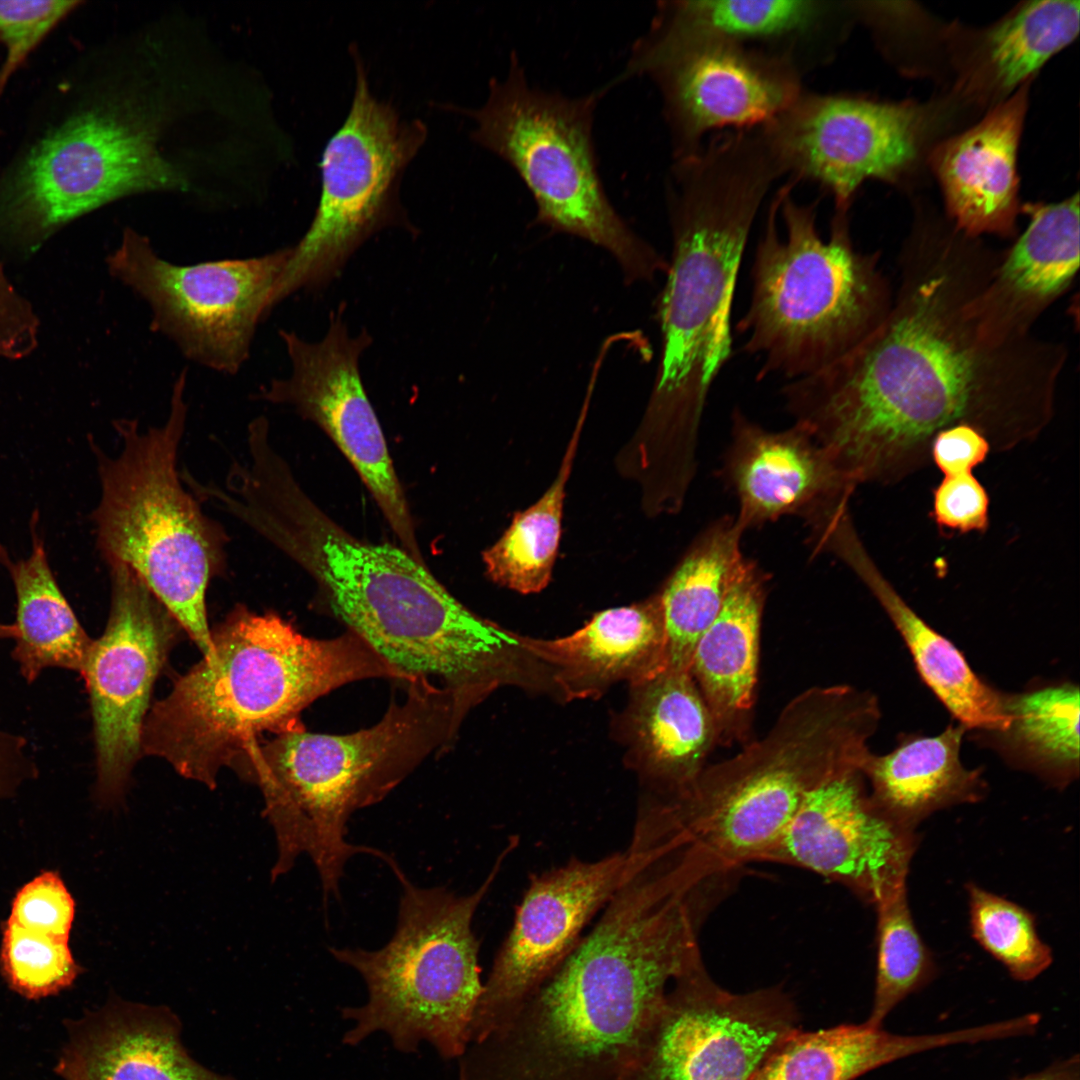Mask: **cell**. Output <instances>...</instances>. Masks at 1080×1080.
<instances>
[{
    "label": "cell",
    "mask_w": 1080,
    "mask_h": 1080,
    "mask_svg": "<svg viewBox=\"0 0 1080 1080\" xmlns=\"http://www.w3.org/2000/svg\"><path fill=\"white\" fill-rule=\"evenodd\" d=\"M738 503L735 516L745 530L785 516L803 520L843 501L856 486L800 424L773 431L740 408L731 414V434L720 470Z\"/></svg>",
    "instance_id": "21"
},
{
    "label": "cell",
    "mask_w": 1080,
    "mask_h": 1080,
    "mask_svg": "<svg viewBox=\"0 0 1080 1080\" xmlns=\"http://www.w3.org/2000/svg\"><path fill=\"white\" fill-rule=\"evenodd\" d=\"M1029 223L1003 250L975 306L986 329L999 338L1032 333L1040 315L1071 286L1079 267V196L1057 203H1028Z\"/></svg>",
    "instance_id": "25"
},
{
    "label": "cell",
    "mask_w": 1080,
    "mask_h": 1080,
    "mask_svg": "<svg viewBox=\"0 0 1080 1080\" xmlns=\"http://www.w3.org/2000/svg\"><path fill=\"white\" fill-rule=\"evenodd\" d=\"M781 172L761 139L727 132L673 160L666 183L672 252L658 295L661 351L650 414L696 451L708 395L732 353L731 314L753 222Z\"/></svg>",
    "instance_id": "3"
},
{
    "label": "cell",
    "mask_w": 1080,
    "mask_h": 1080,
    "mask_svg": "<svg viewBox=\"0 0 1080 1080\" xmlns=\"http://www.w3.org/2000/svg\"><path fill=\"white\" fill-rule=\"evenodd\" d=\"M292 247L265 255L180 265L165 260L128 227L107 258L109 272L145 301L150 328L189 360L236 374L248 360L256 328L272 310Z\"/></svg>",
    "instance_id": "13"
},
{
    "label": "cell",
    "mask_w": 1080,
    "mask_h": 1080,
    "mask_svg": "<svg viewBox=\"0 0 1080 1080\" xmlns=\"http://www.w3.org/2000/svg\"><path fill=\"white\" fill-rule=\"evenodd\" d=\"M74 914V900L62 879L47 871L18 891L9 919L27 930L68 941Z\"/></svg>",
    "instance_id": "41"
},
{
    "label": "cell",
    "mask_w": 1080,
    "mask_h": 1080,
    "mask_svg": "<svg viewBox=\"0 0 1080 1080\" xmlns=\"http://www.w3.org/2000/svg\"><path fill=\"white\" fill-rule=\"evenodd\" d=\"M880 717L875 696L847 684L793 697L764 736L706 766L672 802L690 847L717 875L764 861L810 792L860 771Z\"/></svg>",
    "instance_id": "6"
},
{
    "label": "cell",
    "mask_w": 1080,
    "mask_h": 1080,
    "mask_svg": "<svg viewBox=\"0 0 1080 1080\" xmlns=\"http://www.w3.org/2000/svg\"><path fill=\"white\" fill-rule=\"evenodd\" d=\"M375 725L350 734L277 735L251 746L234 767L256 783L277 842L272 878L301 855L315 865L324 903L339 896L346 863L385 852L348 842L347 823L358 810L382 801L424 760L454 743L472 708L454 691L425 678L406 682Z\"/></svg>",
    "instance_id": "5"
},
{
    "label": "cell",
    "mask_w": 1080,
    "mask_h": 1080,
    "mask_svg": "<svg viewBox=\"0 0 1080 1080\" xmlns=\"http://www.w3.org/2000/svg\"><path fill=\"white\" fill-rule=\"evenodd\" d=\"M790 181L767 213L751 269L748 308L737 332L760 359L758 380L813 374L848 353L885 320L893 304L880 252L855 248L849 209L835 208L828 239L817 205L793 199Z\"/></svg>",
    "instance_id": "7"
},
{
    "label": "cell",
    "mask_w": 1080,
    "mask_h": 1080,
    "mask_svg": "<svg viewBox=\"0 0 1080 1080\" xmlns=\"http://www.w3.org/2000/svg\"><path fill=\"white\" fill-rule=\"evenodd\" d=\"M211 634L212 655L154 704L141 735L142 752L210 788L263 732L304 730L300 715L319 697L359 680L400 679L350 630L310 638L273 612L239 605Z\"/></svg>",
    "instance_id": "4"
},
{
    "label": "cell",
    "mask_w": 1080,
    "mask_h": 1080,
    "mask_svg": "<svg viewBox=\"0 0 1080 1080\" xmlns=\"http://www.w3.org/2000/svg\"><path fill=\"white\" fill-rule=\"evenodd\" d=\"M108 566L109 618L93 640L82 676L94 723L96 795L112 805L121 800L142 751L153 684L180 625L133 570L121 563Z\"/></svg>",
    "instance_id": "17"
},
{
    "label": "cell",
    "mask_w": 1080,
    "mask_h": 1080,
    "mask_svg": "<svg viewBox=\"0 0 1080 1080\" xmlns=\"http://www.w3.org/2000/svg\"><path fill=\"white\" fill-rule=\"evenodd\" d=\"M180 1032L167 1007L112 999L71 1024L57 1068L80 1080H235L195 1061Z\"/></svg>",
    "instance_id": "29"
},
{
    "label": "cell",
    "mask_w": 1080,
    "mask_h": 1080,
    "mask_svg": "<svg viewBox=\"0 0 1080 1080\" xmlns=\"http://www.w3.org/2000/svg\"><path fill=\"white\" fill-rule=\"evenodd\" d=\"M699 956L678 910L618 891L517 1012L467 1046L459 1080H625L668 990Z\"/></svg>",
    "instance_id": "2"
},
{
    "label": "cell",
    "mask_w": 1080,
    "mask_h": 1080,
    "mask_svg": "<svg viewBox=\"0 0 1080 1080\" xmlns=\"http://www.w3.org/2000/svg\"><path fill=\"white\" fill-rule=\"evenodd\" d=\"M354 62L351 107L323 150L319 203L306 233L292 247L273 307L300 290L325 288L380 230L410 228L400 182L427 138V127L418 119H402L391 104L376 98L358 55Z\"/></svg>",
    "instance_id": "11"
},
{
    "label": "cell",
    "mask_w": 1080,
    "mask_h": 1080,
    "mask_svg": "<svg viewBox=\"0 0 1080 1080\" xmlns=\"http://www.w3.org/2000/svg\"><path fill=\"white\" fill-rule=\"evenodd\" d=\"M16 292L9 285L0 267V313L8 309L16 299Z\"/></svg>",
    "instance_id": "45"
},
{
    "label": "cell",
    "mask_w": 1080,
    "mask_h": 1080,
    "mask_svg": "<svg viewBox=\"0 0 1080 1080\" xmlns=\"http://www.w3.org/2000/svg\"><path fill=\"white\" fill-rule=\"evenodd\" d=\"M1079 1L1022 3L981 34L970 59L966 84L1002 95L1023 86L1079 33Z\"/></svg>",
    "instance_id": "35"
},
{
    "label": "cell",
    "mask_w": 1080,
    "mask_h": 1080,
    "mask_svg": "<svg viewBox=\"0 0 1080 1080\" xmlns=\"http://www.w3.org/2000/svg\"><path fill=\"white\" fill-rule=\"evenodd\" d=\"M871 799L860 771L810 792L764 862L796 866L837 882L876 904L906 884L918 845Z\"/></svg>",
    "instance_id": "20"
},
{
    "label": "cell",
    "mask_w": 1080,
    "mask_h": 1080,
    "mask_svg": "<svg viewBox=\"0 0 1080 1080\" xmlns=\"http://www.w3.org/2000/svg\"><path fill=\"white\" fill-rule=\"evenodd\" d=\"M344 313L345 304L330 313L327 332L317 342L280 330L291 374L261 387L258 398L289 405L322 429L353 466L400 546L424 562L405 493L360 373L359 360L372 337L366 330L351 336Z\"/></svg>",
    "instance_id": "16"
},
{
    "label": "cell",
    "mask_w": 1080,
    "mask_h": 1080,
    "mask_svg": "<svg viewBox=\"0 0 1080 1080\" xmlns=\"http://www.w3.org/2000/svg\"><path fill=\"white\" fill-rule=\"evenodd\" d=\"M17 636V629L14 624H2L0 623V639H15Z\"/></svg>",
    "instance_id": "47"
},
{
    "label": "cell",
    "mask_w": 1080,
    "mask_h": 1080,
    "mask_svg": "<svg viewBox=\"0 0 1080 1080\" xmlns=\"http://www.w3.org/2000/svg\"><path fill=\"white\" fill-rule=\"evenodd\" d=\"M1022 1080H1071L1064 1072H1046L1030 1076Z\"/></svg>",
    "instance_id": "46"
},
{
    "label": "cell",
    "mask_w": 1080,
    "mask_h": 1080,
    "mask_svg": "<svg viewBox=\"0 0 1080 1080\" xmlns=\"http://www.w3.org/2000/svg\"><path fill=\"white\" fill-rule=\"evenodd\" d=\"M613 729L643 795L669 802L689 795L718 745L713 717L686 670L665 668L630 684Z\"/></svg>",
    "instance_id": "22"
},
{
    "label": "cell",
    "mask_w": 1080,
    "mask_h": 1080,
    "mask_svg": "<svg viewBox=\"0 0 1080 1080\" xmlns=\"http://www.w3.org/2000/svg\"><path fill=\"white\" fill-rule=\"evenodd\" d=\"M34 770L25 739L0 731V797L12 794L23 780L34 776Z\"/></svg>",
    "instance_id": "44"
},
{
    "label": "cell",
    "mask_w": 1080,
    "mask_h": 1080,
    "mask_svg": "<svg viewBox=\"0 0 1080 1080\" xmlns=\"http://www.w3.org/2000/svg\"><path fill=\"white\" fill-rule=\"evenodd\" d=\"M32 536L31 554L16 562L0 545L16 594L12 657L29 683L50 667L82 674L93 644L52 573L42 539Z\"/></svg>",
    "instance_id": "33"
},
{
    "label": "cell",
    "mask_w": 1080,
    "mask_h": 1080,
    "mask_svg": "<svg viewBox=\"0 0 1080 1080\" xmlns=\"http://www.w3.org/2000/svg\"><path fill=\"white\" fill-rule=\"evenodd\" d=\"M160 110L116 98L71 116L31 149L12 177L14 218L49 232L126 195L186 189L185 173L158 149L165 126Z\"/></svg>",
    "instance_id": "12"
},
{
    "label": "cell",
    "mask_w": 1080,
    "mask_h": 1080,
    "mask_svg": "<svg viewBox=\"0 0 1080 1080\" xmlns=\"http://www.w3.org/2000/svg\"><path fill=\"white\" fill-rule=\"evenodd\" d=\"M626 859L625 851L594 861L572 858L530 879L483 984L469 1044L504 1025L572 953L617 890Z\"/></svg>",
    "instance_id": "19"
},
{
    "label": "cell",
    "mask_w": 1080,
    "mask_h": 1080,
    "mask_svg": "<svg viewBox=\"0 0 1080 1080\" xmlns=\"http://www.w3.org/2000/svg\"><path fill=\"white\" fill-rule=\"evenodd\" d=\"M1002 252L951 223H920L901 248L899 288L880 326L781 389L794 423L856 487L915 472L935 436L956 425L1002 451L1049 423L1065 346L1032 333L998 338L975 306Z\"/></svg>",
    "instance_id": "1"
},
{
    "label": "cell",
    "mask_w": 1080,
    "mask_h": 1080,
    "mask_svg": "<svg viewBox=\"0 0 1080 1080\" xmlns=\"http://www.w3.org/2000/svg\"><path fill=\"white\" fill-rule=\"evenodd\" d=\"M801 74L786 55L696 40L631 49L618 80L646 76L656 84L676 160L698 152L711 132L772 122L802 94Z\"/></svg>",
    "instance_id": "15"
},
{
    "label": "cell",
    "mask_w": 1080,
    "mask_h": 1080,
    "mask_svg": "<svg viewBox=\"0 0 1080 1080\" xmlns=\"http://www.w3.org/2000/svg\"><path fill=\"white\" fill-rule=\"evenodd\" d=\"M550 692L564 701L595 699L620 682L628 685L666 668V632L658 594L641 603L595 614L564 637L522 636Z\"/></svg>",
    "instance_id": "24"
},
{
    "label": "cell",
    "mask_w": 1080,
    "mask_h": 1080,
    "mask_svg": "<svg viewBox=\"0 0 1080 1080\" xmlns=\"http://www.w3.org/2000/svg\"><path fill=\"white\" fill-rule=\"evenodd\" d=\"M991 445L976 428L961 424L939 432L931 444L930 459L944 476L972 473L981 464Z\"/></svg>",
    "instance_id": "43"
},
{
    "label": "cell",
    "mask_w": 1080,
    "mask_h": 1080,
    "mask_svg": "<svg viewBox=\"0 0 1080 1080\" xmlns=\"http://www.w3.org/2000/svg\"><path fill=\"white\" fill-rule=\"evenodd\" d=\"M0 960L8 984L29 999L62 991L80 973L68 941L27 930L9 918Z\"/></svg>",
    "instance_id": "39"
},
{
    "label": "cell",
    "mask_w": 1080,
    "mask_h": 1080,
    "mask_svg": "<svg viewBox=\"0 0 1080 1080\" xmlns=\"http://www.w3.org/2000/svg\"><path fill=\"white\" fill-rule=\"evenodd\" d=\"M875 907L876 983L872 1010L866 1022L880 1027L901 1000L929 979L934 962L912 918L906 884L884 896Z\"/></svg>",
    "instance_id": "37"
},
{
    "label": "cell",
    "mask_w": 1080,
    "mask_h": 1080,
    "mask_svg": "<svg viewBox=\"0 0 1080 1080\" xmlns=\"http://www.w3.org/2000/svg\"><path fill=\"white\" fill-rule=\"evenodd\" d=\"M1079 699V688L1070 681L1003 693L1007 725L975 736L1015 769L1064 789L1079 776Z\"/></svg>",
    "instance_id": "32"
},
{
    "label": "cell",
    "mask_w": 1080,
    "mask_h": 1080,
    "mask_svg": "<svg viewBox=\"0 0 1080 1080\" xmlns=\"http://www.w3.org/2000/svg\"><path fill=\"white\" fill-rule=\"evenodd\" d=\"M1027 100L1023 85L932 154L949 222L969 237L1016 238L1017 151Z\"/></svg>",
    "instance_id": "23"
},
{
    "label": "cell",
    "mask_w": 1080,
    "mask_h": 1080,
    "mask_svg": "<svg viewBox=\"0 0 1080 1080\" xmlns=\"http://www.w3.org/2000/svg\"><path fill=\"white\" fill-rule=\"evenodd\" d=\"M186 384L183 370L162 425L144 430L136 419H118L119 453L110 457L94 448L101 497L93 521L106 563L133 570L204 657H210L206 593L210 581L227 568L228 535L184 488L178 471L188 413Z\"/></svg>",
    "instance_id": "8"
},
{
    "label": "cell",
    "mask_w": 1080,
    "mask_h": 1080,
    "mask_svg": "<svg viewBox=\"0 0 1080 1080\" xmlns=\"http://www.w3.org/2000/svg\"><path fill=\"white\" fill-rule=\"evenodd\" d=\"M969 1030L904 1036L865 1022L791 1035L748 1080H854L899 1058L969 1042Z\"/></svg>",
    "instance_id": "34"
},
{
    "label": "cell",
    "mask_w": 1080,
    "mask_h": 1080,
    "mask_svg": "<svg viewBox=\"0 0 1080 1080\" xmlns=\"http://www.w3.org/2000/svg\"><path fill=\"white\" fill-rule=\"evenodd\" d=\"M923 125L911 103L803 91L759 129L782 175L821 185L835 208L849 209L863 182L893 181L912 164Z\"/></svg>",
    "instance_id": "18"
},
{
    "label": "cell",
    "mask_w": 1080,
    "mask_h": 1080,
    "mask_svg": "<svg viewBox=\"0 0 1080 1080\" xmlns=\"http://www.w3.org/2000/svg\"><path fill=\"white\" fill-rule=\"evenodd\" d=\"M822 552L839 558L874 595L903 639L921 679L958 724L975 733L1005 728L1003 692L980 678L963 653L906 603L871 559L853 522H842L829 531Z\"/></svg>",
    "instance_id": "27"
},
{
    "label": "cell",
    "mask_w": 1080,
    "mask_h": 1080,
    "mask_svg": "<svg viewBox=\"0 0 1080 1080\" xmlns=\"http://www.w3.org/2000/svg\"><path fill=\"white\" fill-rule=\"evenodd\" d=\"M845 7L823 0H664L636 42L648 48L696 40L758 48L794 59L832 51Z\"/></svg>",
    "instance_id": "26"
},
{
    "label": "cell",
    "mask_w": 1080,
    "mask_h": 1080,
    "mask_svg": "<svg viewBox=\"0 0 1080 1080\" xmlns=\"http://www.w3.org/2000/svg\"><path fill=\"white\" fill-rule=\"evenodd\" d=\"M972 935L1017 980L1029 981L1052 963L1033 915L1020 905L980 886L967 885Z\"/></svg>",
    "instance_id": "38"
},
{
    "label": "cell",
    "mask_w": 1080,
    "mask_h": 1080,
    "mask_svg": "<svg viewBox=\"0 0 1080 1080\" xmlns=\"http://www.w3.org/2000/svg\"><path fill=\"white\" fill-rule=\"evenodd\" d=\"M579 431L580 425L550 488L534 505L517 513L502 537L483 553L487 574L497 584L531 594L550 582L561 537L565 485Z\"/></svg>",
    "instance_id": "36"
},
{
    "label": "cell",
    "mask_w": 1080,
    "mask_h": 1080,
    "mask_svg": "<svg viewBox=\"0 0 1080 1080\" xmlns=\"http://www.w3.org/2000/svg\"><path fill=\"white\" fill-rule=\"evenodd\" d=\"M768 580L758 563L745 557L691 657L689 671L713 717L718 745L750 739Z\"/></svg>",
    "instance_id": "28"
},
{
    "label": "cell",
    "mask_w": 1080,
    "mask_h": 1080,
    "mask_svg": "<svg viewBox=\"0 0 1080 1080\" xmlns=\"http://www.w3.org/2000/svg\"><path fill=\"white\" fill-rule=\"evenodd\" d=\"M735 516L710 522L658 594L666 632V668L689 671L695 645L720 611L745 558Z\"/></svg>",
    "instance_id": "31"
},
{
    "label": "cell",
    "mask_w": 1080,
    "mask_h": 1080,
    "mask_svg": "<svg viewBox=\"0 0 1080 1080\" xmlns=\"http://www.w3.org/2000/svg\"><path fill=\"white\" fill-rule=\"evenodd\" d=\"M81 3L76 0H0V44L6 50L0 68V93L34 48Z\"/></svg>",
    "instance_id": "40"
},
{
    "label": "cell",
    "mask_w": 1080,
    "mask_h": 1080,
    "mask_svg": "<svg viewBox=\"0 0 1080 1080\" xmlns=\"http://www.w3.org/2000/svg\"><path fill=\"white\" fill-rule=\"evenodd\" d=\"M967 730L950 724L933 736L904 734L889 753L866 756L860 769L872 801L911 830L932 813L976 803L987 793L981 769L960 757Z\"/></svg>",
    "instance_id": "30"
},
{
    "label": "cell",
    "mask_w": 1080,
    "mask_h": 1080,
    "mask_svg": "<svg viewBox=\"0 0 1080 1080\" xmlns=\"http://www.w3.org/2000/svg\"><path fill=\"white\" fill-rule=\"evenodd\" d=\"M800 1029L781 989L732 993L702 962L668 990L625 1080H748Z\"/></svg>",
    "instance_id": "14"
},
{
    "label": "cell",
    "mask_w": 1080,
    "mask_h": 1080,
    "mask_svg": "<svg viewBox=\"0 0 1080 1080\" xmlns=\"http://www.w3.org/2000/svg\"><path fill=\"white\" fill-rule=\"evenodd\" d=\"M514 843L510 841L481 886L468 895L419 887L399 865L393 869L402 894L390 941L377 950L329 948L367 987L365 1004L341 1009L342 1017L354 1022L343 1037L345 1044L357 1045L385 1032L404 1053L416 1052L422 1041L444 1059L464 1053L483 990L473 917Z\"/></svg>",
    "instance_id": "9"
},
{
    "label": "cell",
    "mask_w": 1080,
    "mask_h": 1080,
    "mask_svg": "<svg viewBox=\"0 0 1080 1080\" xmlns=\"http://www.w3.org/2000/svg\"><path fill=\"white\" fill-rule=\"evenodd\" d=\"M988 512L987 491L972 473L944 476L933 491L932 514L940 529L984 532Z\"/></svg>",
    "instance_id": "42"
},
{
    "label": "cell",
    "mask_w": 1080,
    "mask_h": 1080,
    "mask_svg": "<svg viewBox=\"0 0 1080 1080\" xmlns=\"http://www.w3.org/2000/svg\"><path fill=\"white\" fill-rule=\"evenodd\" d=\"M57 1072L60 1073L65 1080H80L77 1076H75L70 1071L57 1068Z\"/></svg>",
    "instance_id": "48"
},
{
    "label": "cell",
    "mask_w": 1080,
    "mask_h": 1080,
    "mask_svg": "<svg viewBox=\"0 0 1080 1080\" xmlns=\"http://www.w3.org/2000/svg\"><path fill=\"white\" fill-rule=\"evenodd\" d=\"M606 89L577 97L542 89L512 53L505 76L490 80L486 101L468 113L472 139L517 173L537 224L605 249L627 283L652 281L668 260L616 211L599 172L593 125Z\"/></svg>",
    "instance_id": "10"
}]
</instances>
